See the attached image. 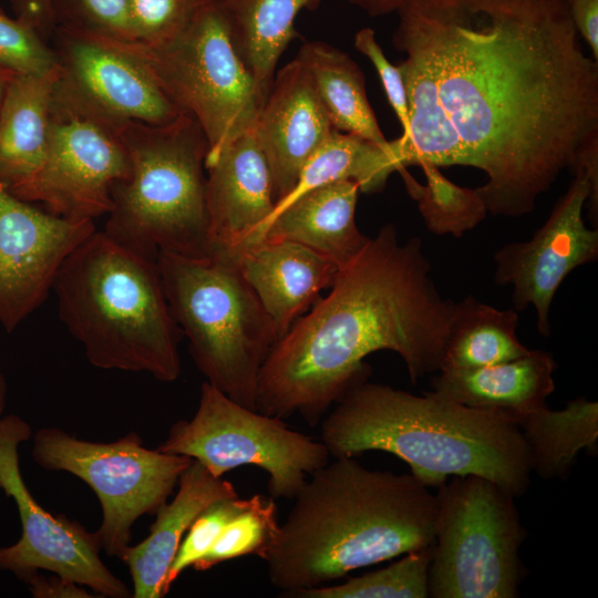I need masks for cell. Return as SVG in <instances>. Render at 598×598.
<instances>
[{
    "mask_svg": "<svg viewBox=\"0 0 598 598\" xmlns=\"http://www.w3.org/2000/svg\"><path fill=\"white\" fill-rule=\"evenodd\" d=\"M527 446L532 472L544 480L566 478L582 448L598 442V403L575 398L561 410L546 405L516 421Z\"/></svg>",
    "mask_w": 598,
    "mask_h": 598,
    "instance_id": "d4e9b609",
    "label": "cell"
},
{
    "mask_svg": "<svg viewBox=\"0 0 598 598\" xmlns=\"http://www.w3.org/2000/svg\"><path fill=\"white\" fill-rule=\"evenodd\" d=\"M13 74H14L13 72L0 68V106H1V102L3 99L8 82Z\"/></svg>",
    "mask_w": 598,
    "mask_h": 598,
    "instance_id": "b9f144b4",
    "label": "cell"
},
{
    "mask_svg": "<svg viewBox=\"0 0 598 598\" xmlns=\"http://www.w3.org/2000/svg\"><path fill=\"white\" fill-rule=\"evenodd\" d=\"M515 496L478 476H451L437 487L429 597L516 598L526 537Z\"/></svg>",
    "mask_w": 598,
    "mask_h": 598,
    "instance_id": "9c48e42d",
    "label": "cell"
},
{
    "mask_svg": "<svg viewBox=\"0 0 598 598\" xmlns=\"http://www.w3.org/2000/svg\"><path fill=\"white\" fill-rule=\"evenodd\" d=\"M574 171L567 190L533 237L506 244L493 256L495 283L512 287L514 310L535 308L543 337L551 333L550 307L564 279L598 257V229L584 220L585 204L592 200L591 182L582 168Z\"/></svg>",
    "mask_w": 598,
    "mask_h": 598,
    "instance_id": "5bb4252c",
    "label": "cell"
},
{
    "mask_svg": "<svg viewBox=\"0 0 598 598\" xmlns=\"http://www.w3.org/2000/svg\"><path fill=\"white\" fill-rule=\"evenodd\" d=\"M51 10L55 28L121 41L132 40L128 0H51Z\"/></svg>",
    "mask_w": 598,
    "mask_h": 598,
    "instance_id": "836d02e7",
    "label": "cell"
},
{
    "mask_svg": "<svg viewBox=\"0 0 598 598\" xmlns=\"http://www.w3.org/2000/svg\"><path fill=\"white\" fill-rule=\"evenodd\" d=\"M517 326L513 308L498 309L473 296L455 302L440 371L473 370L527 354Z\"/></svg>",
    "mask_w": 598,
    "mask_h": 598,
    "instance_id": "484cf974",
    "label": "cell"
},
{
    "mask_svg": "<svg viewBox=\"0 0 598 598\" xmlns=\"http://www.w3.org/2000/svg\"><path fill=\"white\" fill-rule=\"evenodd\" d=\"M556 363L550 353L530 350L507 362L473 370L439 371L433 392L473 409L501 413L515 423L546 405L554 392Z\"/></svg>",
    "mask_w": 598,
    "mask_h": 598,
    "instance_id": "7402d4cb",
    "label": "cell"
},
{
    "mask_svg": "<svg viewBox=\"0 0 598 598\" xmlns=\"http://www.w3.org/2000/svg\"><path fill=\"white\" fill-rule=\"evenodd\" d=\"M116 42L141 62L182 112L198 122L208 143L205 163L254 128L268 95L236 48L221 0L204 7L167 42Z\"/></svg>",
    "mask_w": 598,
    "mask_h": 598,
    "instance_id": "ba28073f",
    "label": "cell"
},
{
    "mask_svg": "<svg viewBox=\"0 0 598 598\" xmlns=\"http://www.w3.org/2000/svg\"><path fill=\"white\" fill-rule=\"evenodd\" d=\"M216 0H128L131 41L156 45L185 30L197 13Z\"/></svg>",
    "mask_w": 598,
    "mask_h": 598,
    "instance_id": "1f68e13d",
    "label": "cell"
},
{
    "mask_svg": "<svg viewBox=\"0 0 598 598\" xmlns=\"http://www.w3.org/2000/svg\"><path fill=\"white\" fill-rule=\"evenodd\" d=\"M130 175L131 159L117 121L76 95L60 75L44 162L31 181L11 193L43 204L53 215L94 220L111 212L113 186Z\"/></svg>",
    "mask_w": 598,
    "mask_h": 598,
    "instance_id": "7c38bea8",
    "label": "cell"
},
{
    "mask_svg": "<svg viewBox=\"0 0 598 598\" xmlns=\"http://www.w3.org/2000/svg\"><path fill=\"white\" fill-rule=\"evenodd\" d=\"M231 252L279 339L312 307L321 290L332 285L339 270L319 252L287 239H261Z\"/></svg>",
    "mask_w": 598,
    "mask_h": 598,
    "instance_id": "d6986e66",
    "label": "cell"
},
{
    "mask_svg": "<svg viewBox=\"0 0 598 598\" xmlns=\"http://www.w3.org/2000/svg\"><path fill=\"white\" fill-rule=\"evenodd\" d=\"M95 230L93 220L40 210L0 181V326L6 331L43 303L64 259Z\"/></svg>",
    "mask_w": 598,
    "mask_h": 598,
    "instance_id": "9a60e30c",
    "label": "cell"
},
{
    "mask_svg": "<svg viewBox=\"0 0 598 598\" xmlns=\"http://www.w3.org/2000/svg\"><path fill=\"white\" fill-rule=\"evenodd\" d=\"M296 58L308 69L334 130L396 154L393 141L385 138L370 105L364 74L349 54L328 43L309 41Z\"/></svg>",
    "mask_w": 598,
    "mask_h": 598,
    "instance_id": "cb8c5ba5",
    "label": "cell"
},
{
    "mask_svg": "<svg viewBox=\"0 0 598 598\" xmlns=\"http://www.w3.org/2000/svg\"><path fill=\"white\" fill-rule=\"evenodd\" d=\"M395 171H404L395 153L333 130L303 166L292 192L276 208L311 188L341 181L355 182L361 193H378Z\"/></svg>",
    "mask_w": 598,
    "mask_h": 598,
    "instance_id": "83f0119b",
    "label": "cell"
},
{
    "mask_svg": "<svg viewBox=\"0 0 598 598\" xmlns=\"http://www.w3.org/2000/svg\"><path fill=\"white\" fill-rule=\"evenodd\" d=\"M156 261L199 372L228 398L257 411L260 369L279 338L236 254L215 250L197 258L159 252Z\"/></svg>",
    "mask_w": 598,
    "mask_h": 598,
    "instance_id": "52a82bcc",
    "label": "cell"
},
{
    "mask_svg": "<svg viewBox=\"0 0 598 598\" xmlns=\"http://www.w3.org/2000/svg\"><path fill=\"white\" fill-rule=\"evenodd\" d=\"M205 169L213 251H239L255 244L276 204L254 128L227 144Z\"/></svg>",
    "mask_w": 598,
    "mask_h": 598,
    "instance_id": "ac0fdd59",
    "label": "cell"
},
{
    "mask_svg": "<svg viewBox=\"0 0 598 598\" xmlns=\"http://www.w3.org/2000/svg\"><path fill=\"white\" fill-rule=\"evenodd\" d=\"M432 546L421 548L392 565L351 577L340 585L301 589L297 598H427Z\"/></svg>",
    "mask_w": 598,
    "mask_h": 598,
    "instance_id": "f546056e",
    "label": "cell"
},
{
    "mask_svg": "<svg viewBox=\"0 0 598 598\" xmlns=\"http://www.w3.org/2000/svg\"><path fill=\"white\" fill-rule=\"evenodd\" d=\"M131 159V175L112 188L104 233L118 244L156 259L213 254L206 203L208 143L189 114L153 125L117 121Z\"/></svg>",
    "mask_w": 598,
    "mask_h": 598,
    "instance_id": "8992f818",
    "label": "cell"
},
{
    "mask_svg": "<svg viewBox=\"0 0 598 598\" xmlns=\"http://www.w3.org/2000/svg\"><path fill=\"white\" fill-rule=\"evenodd\" d=\"M52 291L60 320L92 365L178 379L183 332L156 259L95 230L64 259Z\"/></svg>",
    "mask_w": 598,
    "mask_h": 598,
    "instance_id": "5b68a950",
    "label": "cell"
},
{
    "mask_svg": "<svg viewBox=\"0 0 598 598\" xmlns=\"http://www.w3.org/2000/svg\"><path fill=\"white\" fill-rule=\"evenodd\" d=\"M239 496L219 498L206 506L184 535L165 577L164 597L179 575L199 560L215 543L224 527L246 505Z\"/></svg>",
    "mask_w": 598,
    "mask_h": 598,
    "instance_id": "d6a6232c",
    "label": "cell"
},
{
    "mask_svg": "<svg viewBox=\"0 0 598 598\" xmlns=\"http://www.w3.org/2000/svg\"><path fill=\"white\" fill-rule=\"evenodd\" d=\"M31 436V425L21 416L0 417V489L13 499L21 523L18 542L0 547V570L23 580L43 569L90 588L96 597H132L102 561L97 534L63 514L48 512L29 491L18 451Z\"/></svg>",
    "mask_w": 598,
    "mask_h": 598,
    "instance_id": "4fadbf2b",
    "label": "cell"
},
{
    "mask_svg": "<svg viewBox=\"0 0 598 598\" xmlns=\"http://www.w3.org/2000/svg\"><path fill=\"white\" fill-rule=\"evenodd\" d=\"M321 439L334 458L391 453L427 487L451 476L478 475L518 497L530 483L527 446L512 419L433 391L415 395L363 381L323 420Z\"/></svg>",
    "mask_w": 598,
    "mask_h": 598,
    "instance_id": "277c9868",
    "label": "cell"
},
{
    "mask_svg": "<svg viewBox=\"0 0 598 598\" xmlns=\"http://www.w3.org/2000/svg\"><path fill=\"white\" fill-rule=\"evenodd\" d=\"M359 193V185L352 181L311 188L275 208L257 241H296L324 256L340 269L370 240L355 223Z\"/></svg>",
    "mask_w": 598,
    "mask_h": 598,
    "instance_id": "ffe728a7",
    "label": "cell"
},
{
    "mask_svg": "<svg viewBox=\"0 0 598 598\" xmlns=\"http://www.w3.org/2000/svg\"><path fill=\"white\" fill-rule=\"evenodd\" d=\"M60 65L41 74L14 73L0 106V181L11 190L41 168L48 147L50 109Z\"/></svg>",
    "mask_w": 598,
    "mask_h": 598,
    "instance_id": "603a6c76",
    "label": "cell"
},
{
    "mask_svg": "<svg viewBox=\"0 0 598 598\" xmlns=\"http://www.w3.org/2000/svg\"><path fill=\"white\" fill-rule=\"evenodd\" d=\"M34 598H92L84 586L53 573L44 576L34 571L23 579Z\"/></svg>",
    "mask_w": 598,
    "mask_h": 598,
    "instance_id": "8d00e7d4",
    "label": "cell"
},
{
    "mask_svg": "<svg viewBox=\"0 0 598 598\" xmlns=\"http://www.w3.org/2000/svg\"><path fill=\"white\" fill-rule=\"evenodd\" d=\"M53 33L61 81L102 114L153 125L186 114L116 40L62 27Z\"/></svg>",
    "mask_w": 598,
    "mask_h": 598,
    "instance_id": "2e32d148",
    "label": "cell"
},
{
    "mask_svg": "<svg viewBox=\"0 0 598 598\" xmlns=\"http://www.w3.org/2000/svg\"><path fill=\"white\" fill-rule=\"evenodd\" d=\"M279 527L275 498L255 494L228 522L209 550L193 568L205 571L224 561L248 555H256L265 560L276 542Z\"/></svg>",
    "mask_w": 598,
    "mask_h": 598,
    "instance_id": "4dcf8cb0",
    "label": "cell"
},
{
    "mask_svg": "<svg viewBox=\"0 0 598 598\" xmlns=\"http://www.w3.org/2000/svg\"><path fill=\"white\" fill-rule=\"evenodd\" d=\"M8 385L4 374L0 370V417L3 415L7 402Z\"/></svg>",
    "mask_w": 598,
    "mask_h": 598,
    "instance_id": "60d3db41",
    "label": "cell"
},
{
    "mask_svg": "<svg viewBox=\"0 0 598 598\" xmlns=\"http://www.w3.org/2000/svg\"><path fill=\"white\" fill-rule=\"evenodd\" d=\"M333 130L308 69L296 58L275 75L254 126L276 206L292 192L303 166Z\"/></svg>",
    "mask_w": 598,
    "mask_h": 598,
    "instance_id": "e0dca14e",
    "label": "cell"
},
{
    "mask_svg": "<svg viewBox=\"0 0 598 598\" xmlns=\"http://www.w3.org/2000/svg\"><path fill=\"white\" fill-rule=\"evenodd\" d=\"M393 45L409 133L402 168L471 166L487 213L518 217L598 138V61L565 0H408Z\"/></svg>",
    "mask_w": 598,
    "mask_h": 598,
    "instance_id": "6da1fadb",
    "label": "cell"
},
{
    "mask_svg": "<svg viewBox=\"0 0 598 598\" xmlns=\"http://www.w3.org/2000/svg\"><path fill=\"white\" fill-rule=\"evenodd\" d=\"M417 237L380 228L340 268L318 299L270 349L259 373L257 410L299 414L316 426L329 408L367 380L364 358L390 350L416 383L439 372L455 302L443 298Z\"/></svg>",
    "mask_w": 598,
    "mask_h": 598,
    "instance_id": "7a4b0ae2",
    "label": "cell"
},
{
    "mask_svg": "<svg viewBox=\"0 0 598 598\" xmlns=\"http://www.w3.org/2000/svg\"><path fill=\"white\" fill-rule=\"evenodd\" d=\"M177 486L173 501L156 511L148 536L128 546L121 558L128 567L134 598L164 597L166 574L193 520L214 501L238 496L229 481L212 475L195 460L181 474Z\"/></svg>",
    "mask_w": 598,
    "mask_h": 598,
    "instance_id": "44dd1931",
    "label": "cell"
},
{
    "mask_svg": "<svg viewBox=\"0 0 598 598\" xmlns=\"http://www.w3.org/2000/svg\"><path fill=\"white\" fill-rule=\"evenodd\" d=\"M18 7V18L32 25L43 39L54 31L51 0H14Z\"/></svg>",
    "mask_w": 598,
    "mask_h": 598,
    "instance_id": "f35d334b",
    "label": "cell"
},
{
    "mask_svg": "<svg viewBox=\"0 0 598 598\" xmlns=\"http://www.w3.org/2000/svg\"><path fill=\"white\" fill-rule=\"evenodd\" d=\"M158 451L198 461L216 477L241 465L268 474V492L295 498L312 474L328 463L322 442L293 431L282 419L245 408L209 382L200 386L193 419L174 423Z\"/></svg>",
    "mask_w": 598,
    "mask_h": 598,
    "instance_id": "8fae6325",
    "label": "cell"
},
{
    "mask_svg": "<svg viewBox=\"0 0 598 598\" xmlns=\"http://www.w3.org/2000/svg\"><path fill=\"white\" fill-rule=\"evenodd\" d=\"M293 499L265 559L281 596L434 542L436 495L412 474L338 457L313 472Z\"/></svg>",
    "mask_w": 598,
    "mask_h": 598,
    "instance_id": "3957f363",
    "label": "cell"
},
{
    "mask_svg": "<svg viewBox=\"0 0 598 598\" xmlns=\"http://www.w3.org/2000/svg\"><path fill=\"white\" fill-rule=\"evenodd\" d=\"M570 19L598 61V0H565Z\"/></svg>",
    "mask_w": 598,
    "mask_h": 598,
    "instance_id": "74e56055",
    "label": "cell"
},
{
    "mask_svg": "<svg viewBox=\"0 0 598 598\" xmlns=\"http://www.w3.org/2000/svg\"><path fill=\"white\" fill-rule=\"evenodd\" d=\"M355 49L365 55L374 65L381 80L386 99L392 106L402 127L401 138L409 133V107L405 85L398 65H393L384 55L375 39L374 30L363 28L354 37Z\"/></svg>",
    "mask_w": 598,
    "mask_h": 598,
    "instance_id": "d590c367",
    "label": "cell"
},
{
    "mask_svg": "<svg viewBox=\"0 0 598 598\" xmlns=\"http://www.w3.org/2000/svg\"><path fill=\"white\" fill-rule=\"evenodd\" d=\"M420 167L426 184L421 185L413 178L404 183L417 203L427 230L460 238L486 217L487 209L475 188L457 186L437 166L423 164Z\"/></svg>",
    "mask_w": 598,
    "mask_h": 598,
    "instance_id": "f1b7e54d",
    "label": "cell"
},
{
    "mask_svg": "<svg viewBox=\"0 0 598 598\" xmlns=\"http://www.w3.org/2000/svg\"><path fill=\"white\" fill-rule=\"evenodd\" d=\"M31 455L47 471L68 472L95 493L102 509L97 534L101 550L122 558L132 526L167 502L181 474L193 460L143 446L131 432L114 442L80 440L58 427H42L33 436Z\"/></svg>",
    "mask_w": 598,
    "mask_h": 598,
    "instance_id": "30bf717a",
    "label": "cell"
},
{
    "mask_svg": "<svg viewBox=\"0 0 598 598\" xmlns=\"http://www.w3.org/2000/svg\"><path fill=\"white\" fill-rule=\"evenodd\" d=\"M408 0H349L370 17H381L396 12Z\"/></svg>",
    "mask_w": 598,
    "mask_h": 598,
    "instance_id": "ab89813d",
    "label": "cell"
},
{
    "mask_svg": "<svg viewBox=\"0 0 598 598\" xmlns=\"http://www.w3.org/2000/svg\"><path fill=\"white\" fill-rule=\"evenodd\" d=\"M221 3L244 63L268 95L279 58L298 37L297 16L317 0H221Z\"/></svg>",
    "mask_w": 598,
    "mask_h": 598,
    "instance_id": "4316f807",
    "label": "cell"
},
{
    "mask_svg": "<svg viewBox=\"0 0 598 598\" xmlns=\"http://www.w3.org/2000/svg\"><path fill=\"white\" fill-rule=\"evenodd\" d=\"M58 65L54 50L32 25L0 10V68L19 74H41Z\"/></svg>",
    "mask_w": 598,
    "mask_h": 598,
    "instance_id": "e575fe53",
    "label": "cell"
}]
</instances>
